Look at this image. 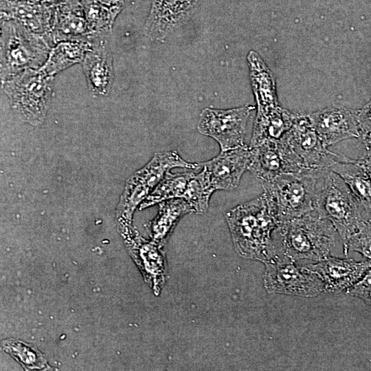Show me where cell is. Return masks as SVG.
<instances>
[{"mask_svg": "<svg viewBox=\"0 0 371 371\" xmlns=\"http://www.w3.org/2000/svg\"><path fill=\"white\" fill-rule=\"evenodd\" d=\"M337 233L333 224L315 210L281 222L273 233V259L318 262L330 256Z\"/></svg>", "mask_w": 371, "mask_h": 371, "instance_id": "cell-1", "label": "cell"}, {"mask_svg": "<svg viewBox=\"0 0 371 371\" xmlns=\"http://www.w3.org/2000/svg\"><path fill=\"white\" fill-rule=\"evenodd\" d=\"M225 218L240 256L264 263L274 258L273 233L279 222L265 193L232 209Z\"/></svg>", "mask_w": 371, "mask_h": 371, "instance_id": "cell-2", "label": "cell"}, {"mask_svg": "<svg viewBox=\"0 0 371 371\" xmlns=\"http://www.w3.org/2000/svg\"><path fill=\"white\" fill-rule=\"evenodd\" d=\"M313 210L328 220L341 236L343 247L360 227L365 209L344 179L330 169L319 175ZM367 213V212H366Z\"/></svg>", "mask_w": 371, "mask_h": 371, "instance_id": "cell-3", "label": "cell"}, {"mask_svg": "<svg viewBox=\"0 0 371 371\" xmlns=\"http://www.w3.org/2000/svg\"><path fill=\"white\" fill-rule=\"evenodd\" d=\"M1 80L27 69H41L54 46L49 38L36 34L14 19H1Z\"/></svg>", "mask_w": 371, "mask_h": 371, "instance_id": "cell-4", "label": "cell"}, {"mask_svg": "<svg viewBox=\"0 0 371 371\" xmlns=\"http://www.w3.org/2000/svg\"><path fill=\"white\" fill-rule=\"evenodd\" d=\"M322 170L304 169L296 172L284 173L270 181L261 182L264 193L279 223L313 210Z\"/></svg>", "mask_w": 371, "mask_h": 371, "instance_id": "cell-5", "label": "cell"}, {"mask_svg": "<svg viewBox=\"0 0 371 371\" xmlns=\"http://www.w3.org/2000/svg\"><path fill=\"white\" fill-rule=\"evenodd\" d=\"M54 82V77L41 69H27L1 81V87L16 115L22 121L37 126L45 119Z\"/></svg>", "mask_w": 371, "mask_h": 371, "instance_id": "cell-6", "label": "cell"}, {"mask_svg": "<svg viewBox=\"0 0 371 371\" xmlns=\"http://www.w3.org/2000/svg\"><path fill=\"white\" fill-rule=\"evenodd\" d=\"M199 164L184 160L175 150L157 153L126 181L116 209L118 225L132 224L136 208L146 200L165 175L174 168L197 169Z\"/></svg>", "mask_w": 371, "mask_h": 371, "instance_id": "cell-7", "label": "cell"}, {"mask_svg": "<svg viewBox=\"0 0 371 371\" xmlns=\"http://www.w3.org/2000/svg\"><path fill=\"white\" fill-rule=\"evenodd\" d=\"M265 265L264 284L269 293L312 297L324 293L321 278L304 265L279 258Z\"/></svg>", "mask_w": 371, "mask_h": 371, "instance_id": "cell-8", "label": "cell"}, {"mask_svg": "<svg viewBox=\"0 0 371 371\" xmlns=\"http://www.w3.org/2000/svg\"><path fill=\"white\" fill-rule=\"evenodd\" d=\"M254 109L251 105L229 109L205 108L200 115L198 129L215 139L221 152L243 146L247 124Z\"/></svg>", "mask_w": 371, "mask_h": 371, "instance_id": "cell-9", "label": "cell"}, {"mask_svg": "<svg viewBox=\"0 0 371 371\" xmlns=\"http://www.w3.org/2000/svg\"><path fill=\"white\" fill-rule=\"evenodd\" d=\"M282 139L305 169H329L341 155L330 151L323 144L307 113H296L293 125Z\"/></svg>", "mask_w": 371, "mask_h": 371, "instance_id": "cell-10", "label": "cell"}, {"mask_svg": "<svg viewBox=\"0 0 371 371\" xmlns=\"http://www.w3.org/2000/svg\"><path fill=\"white\" fill-rule=\"evenodd\" d=\"M126 248L145 281L158 295L165 282L166 258L163 246L143 238L132 225H118Z\"/></svg>", "mask_w": 371, "mask_h": 371, "instance_id": "cell-11", "label": "cell"}, {"mask_svg": "<svg viewBox=\"0 0 371 371\" xmlns=\"http://www.w3.org/2000/svg\"><path fill=\"white\" fill-rule=\"evenodd\" d=\"M305 169L299 158L281 138L267 140L251 148V160L247 170L261 182H267L284 173Z\"/></svg>", "mask_w": 371, "mask_h": 371, "instance_id": "cell-12", "label": "cell"}, {"mask_svg": "<svg viewBox=\"0 0 371 371\" xmlns=\"http://www.w3.org/2000/svg\"><path fill=\"white\" fill-rule=\"evenodd\" d=\"M109 34V32L93 34L90 47L81 62L88 87L96 97L107 95L114 79Z\"/></svg>", "mask_w": 371, "mask_h": 371, "instance_id": "cell-13", "label": "cell"}, {"mask_svg": "<svg viewBox=\"0 0 371 371\" xmlns=\"http://www.w3.org/2000/svg\"><path fill=\"white\" fill-rule=\"evenodd\" d=\"M307 115L327 148L343 140L360 137L358 110L333 106Z\"/></svg>", "mask_w": 371, "mask_h": 371, "instance_id": "cell-14", "label": "cell"}, {"mask_svg": "<svg viewBox=\"0 0 371 371\" xmlns=\"http://www.w3.org/2000/svg\"><path fill=\"white\" fill-rule=\"evenodd\" d=\"M203 0H152L144 26L151 40L164 41L166 36L189 19Z\"/></svg>", "mask_w": 371, "mask_h": 371, "instance_id": "cell-15", "label": "cell"}, {"mask_svg": "<svg viewBox=\"0 0 371 371\" xmlns=\"http://www.w3.org/2000/svg\"><path fill=\"white\" fill-rule=\"evenodd\" d=\"M319 276L324 293L339 294L356 284L371 269V260L355 261L350 258L328 256L304 265Z\"/></svg>", "mask_w": 371, "mask_h": 371, "instance_id": "cell-16", "label": "cell"}, {"mask_svg": "<svg viewBox=\"0 0 371 371\" xmlns=\"http://www.w3.org/2000/svg\"><path fill=\"white\" fill-rule=\"evenodd\" d=\"M250 160L251 148L245 144L221 152L213 159L199 164L207 172L215 190H230L238 187Z\"/></svg>", "mask_w": 371, "mask_h": 371, "instance_id": "cell-17", "label": "cell"}, {"mask_svg": "<svg viewBox=\"0 0 371 371\" xmlns=\"http://www.w3.org/2000/svg\"><path fill=\"white\" fill-rule=\"evenodd\" d=\"M1 19H14L30 30L51 40L49 32L54 9L52 2L45 0H1Z\"/></svg>", "mask_w": 371, "mask_h": 371, "instance_id": "cell-18", "label": "cell"}, {"mask_svg": "<svg viewBox=\"0 0 371 371\" xmlns=\"http://www.w3.org/2000/svg\"><path fill=\"white\" fill-rule=\"evenodd\" d=\"M91 34L81 0H58L56 2L49 32L54 45L61 41L85 38Z\"/></svg>", "mask_w": 371, "mask_h": 371, "instance_id": "cell-19", "label": "cell"}, {"mask_svg": "<svg viewBox=\"0 0 371 371\" xmlns=\"http://www.w3.org/2000/svg\"><path fill=\"white\" fill-rule=\"evenodd\" d=\"M295 115L280 105L257 111L249 147L257 146L267 140L280 139L293 125Z\"/></svg>", "mask_w": 371, "mask_h": 371, "instance_id": "cell-20", "label": "cell"}, {"mask_svg": "<svg viewBox=\"0 0 371 371\" xmlns=\"http://www.w3.org/2000/svg\"><path fill=\"white\" fill-rule=\"evenodd\" d=\"M247 61L257 110H266L279 106L273 73L255 51L249 52Z\"/></svg>", "mask_w": 371, "mask_h": 371, "instance_id": "cell-21", "label": "cell"}, {"mask_svg": "<svg viewBox=\"0 0 371 371\" xmlns=\"http://www.w3.org/2000/svg\"><path fill=\"white\" fill-rule=\"evenodd\" d=\"M329 169L344 179L371 217V178L358 159L341 155Z\"/></svg>", "mask_w": 371, "mask_h": 371, "instance_id": "cell-22", "label": "cell"}, {"mask_svg": "<svg viewBox=\"0 0 371 371\" xmlns=\"http://www.w3.org/2000/svg\"><path fill=\"white\" fill-rule=\"evenodd\" d=\"M192 212L194 207L182 198L159 203L157 216L146 225L151 239L164 246L181 218Z\"/></svg>", "mask_w": 371, "mask_h": 371, "instance_id": "cell-23", "label": "cell"}, {"mask_svg": "<svg viewBox=\"0 0 371 371\" xmlns=\"http://www.w3.org/2000/svg\"><path fill=\"white\" fill-rule=\"evenodd\" d=\"M91 36L58 43L52 48L41 69L47 75L54 76L73 65L81 63L90 47Z\"/></svg>", "mask_w": 371, "mask_h": 371, "instance_id": "cell-24", "label": "cell"}, {"mask_svg": "<svg viewBox=\"0 0 371 371\" xmlns=\"http://www.w3.org/2000/svg\"><path fill=\"white\" fill-rule=\"evenodd\" d=\"M194 171L172 173L168 171L150 194L139 205L143 210L164 201L182 198Z\"/></svg>", "mask_w": 371, "mask_h": 371, "instance_id": "cell-25", "label": "cell"}, {"mask_svg": "<svg viewBox=\"0 0 371 371\" xmlns=\"http://www.w3.org/2000/svg\"><path fill=\"white\" fill-rule=\"evenodd\" d=\"M214 191L207 172L199 164V167L194 170L183 199L194 207L196 213L203 214L207 211L210 199Z\"/></svg>", "mask_w": 371, "mask_h": 371, "instance_id": "cell-26", "label": "cell"}, {"mask_svg": "<svg viewBox=\"0 0 371 371\" xmlns=\"http://www.w3.org/2000/svg\"><path fill=\"white\" fill-rule=\"evenodd\" d=\"M1 347L27 370L49 368L43 354L31 344L16 339H7L2 341Z\"/></svg>", "mask_w": 371, "mask_h": 371, "instance_id": "cell-27", "label": "cell"}, {"mask_svg": "<svg viewBox=\"0 0 371 371\" xmlns=\"http://www.w3.org/2000/svg\"><path fill=\"white\" fill-rule=\"evenodd\" d=\"M89 27L93 34L110 32L115 17L101 0H81Z\"/></svg>", "mask_w": 371, "mask_h": 371, "instance_id": "cell-28", "label": "cell"}, {"mask_svg": "<svg viewBox=\"0 0 371 371\" xmlns=\"http://www.w3.org/2000/svg\"><path fill=\"white\" fill-rule=\"evenodd\" d=\"M343 249L346 256L349 250H352L371 260V218L363 221L359 229L350 236Z\"/></svg>", "mask_w": 371, "mask_h": 371, "instance_id": "cell-29", "label": "cell"}, {"mask_svg": "<svg viewBox=\"0 0 371 371\" xmlns=\"http://www.w3.org/2000/svg\"><path fill=\"white\" fill-rule=\"evenodd\" d=\"M360 137L366 149L363 156L371 158V100L358 110Z\"/></svg>", "mask_w": 371, "mask_h": 371, "instance_id": "cell-30", "label": "cell"}, {"mask_svg": "<svg viewBox=\"0 0 371 371\" xmlns=\"http://www.w3.org/2000/svg\"><path fill=\"white\" fill-rule=\"evenodd\" d=\"M346 293L349 295L359 297L371 305V269Z\"/></svg>", "mask_w": 371, "mask_h": 371, "instance_id": "cell-31", "label": "cell"}, {"mask_svg": "<svg viewBox=\"0 0 371 371\" xmlns=\"http://www.w3.org/2000/svg\"><path fill=\"white\" fill-rule=\"evenodd\" d=\"M111 10L115 18L131 0H101Z\"/></svg>", "mask_w": 371, "mask_h": 371, "instance_id": "cell-32", "label": "cell"}, {"mask_svg": "<svg viewBox=\"0 0 371 371\" xmlns=\"http://www.w3.org/2000/svg\"><path fill=\"white\" fill-rule=\"evenodd\" d=\"M357 159L371 178V158L362 156Z\"/></svg>", "mask_w": 371, "mask_h": 371, "instance_id": "cell-33", "label": "cell"}]
</instances>
